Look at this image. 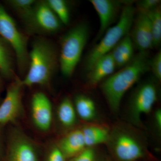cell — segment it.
<instances>
[{
	"label": "cell",
	"mask_w": 161,
	"mask_h": 161,
	"mask_svg": "<svg viewBox=\"0 0 161 161\" xmlns=\"http://www.w3.org/2000/svg\"><path fill=\"white\" fill-rule=\"evenodd\" d=\"M150 62L147 52H139L130 63L103 81L102 91L112 111H118L125 94L150 70Z\"/></svg>",
	"instance_id": "1"
},
{
	"label": "cell",
	"mask_w": 161,
	"mask_h": 161,
	"mask_svg": "<svg viewBox=\"0 0 161 161\" xmlns=\"http://www.w3.org/2000/svg\"><path fill=\"white\" fill-rule=\"evenodd\" d=\"M57 63V53L51 43L47 40H35L29 53V69L24 79L23 86L44 85L50 79Z\"/></svg>",
	"instance_id": "2"
},
{
	"label": "cell",
	"mask_w": 161,
	"mask_h": 161,
	"mask_svg": "<svg viewBox=\"0 0 161 161\" xmlns=\"http://www.w3.org/2000/svg\"><path fill=\"white\" fill-rule=\"evenodd\" d=\"M136 9L130 4H126L115 25L110 27L86 58L85 69L88 72L100 58L109 53L122 39L130 33L134 19Z\"/></svg>",
	"instance_id": "3"
},
{
	"label": "cell",
	"mask_w": 161,
	"mask_h": 161,
	"mask_svg": "<svg viewBox=\"0 0 161 161\" xmlns=\"http://www.w3.org/2000/svg\"><path fill=\"white\" fill-rule=\"evenodd\" d=\"M89 34L86 23H80L64 36L60 43V68L62 75L69 77L79 62Z\"/></svg>",
	"instance_id": "4"
},
{
	"label": "cell",
	"mask_w": 161,
	"mask_h": 161,
	"mask_svg": "<svg viewBox=\"0 0 161 161\" xmlns=\"http://www.w3.org/2000/svg\"><path fill=\"white\" fill-rule=\"evenodd\" d=\"M0 35L14 51L18 67L24 71L29 64L27 39L15 22L0 4Z\"/></svg>",
	"instance_id": "5"
},
{
	"label": "cell",
	"mask_w": 161,
	"mask_h": 161,
	"mask_svg": "<svg viewBox=\"0 0 161 161\" xmlns=\"http://www.w3.org/2000/svg\"><path fill=\"white\" fill-rule=\"evenodd\" d=\"M22 80L16 78L7 88L6 97L0 105V125L12 122L22 114Z\"/></svg>",
	"instance_id": "6"
},
{
	"label": "cell",
	"mask_w": 161,
	"mask_h": 161,
	"mask_svg": "<svg viewBox=\"0 0 161 161\" xmlns=\"http://www.w3.org/2000/svg\"><path fill=\"white\" fill-rule=\"evenodd\" d=\"M31 110L35 125L41 131L49 130L53 120V109L50 101L44 93L39 92L34 94Z\"/></svg>",
	"instance_id": "7"
},
{
	"label": "cell",
	"mask_w": 161,
	"mask_h": 161,
	"mask_svg": "<svg viewBox=\"0 0 161 161\" xmlns=\"http://www.w3.org/2000/svg\"><path fill=\"white\" fill-rule=\"evenodd\" d=\"M131 29L130 37L140 52H147L153 47L150 20L146 14L138 12Z\"/></svg>",
	"instance_id": "8"
},
{
	"label": "cell",
	"mask_w": 161,
	"mask_h": 161,
	"mask_svg": "<svg viewBox=\"0 0 161 161\" xmlns=\"http://www.w3.org/2000/svg\"><path fill=\"white\" fill-rule=\"evenodd\" d=\"M113 150L116 158L120 161H136L144 155L140 144L132 136L125 133L117 136Z\"/></svg>",
	"instance_id": "9"
},
{
	"label": "cell",
	"mask_w": 161,
	"mask_h": 161,
	"mask_svg": "<svg viewBox=\"0 0 161 161\" xmlns=\"http://www.w3.org/2000/svg\"><path fill=\"white\" fill-rule=\"evenodd\" d=\"M90 2L100 20V27L96 38L97 41L100 40L115 21L121 2L111 0H91Z\"/></svg>",
	"instance_id": "10"
},
{
	"label": "cell",
	"mask_w": 161,
	"mask_h": 161,
	"mask_svg": "<svg viewBox=\"0 0 161 161\" xmlns=\"http://www.w3.org/2000/svg\"><path fill=\"white\" fill-rule=\"evenodd\" d=\"M157 96L156 87L152 82H147L139 87L132 100V109L136 117L151 111Z\"/></svg>",
	"instance_id": "11"
},
{
	"label": "cell",
	"mask_w": 161,
	"mask_h": 161,
	"mask_svg": "<svg viewBox=\"0 0 161 161\" xmlns=\"http://www.w3.org/2000/svg\"><path fill=\"white\" fill-rule=\"evenodd\" d=\"M7 161H39L33 144L21 133L14 134L9 144Z\"/></svg>",
	"instance_id": "12"
},
{
	"label": "cell",
	"mask_w": 161,
	"mask_h": 161,
	"mask_svg": "<svg viewBox=\"0 0 161 161\" xmlns=\"http://www.w3.org/2000/svg\"><path fill=\"white\" fill-rule=\"evenodd\" d=\"M34 20L35 25L49 32L57 31L61 26V22L47 2H40L36 5Z\"/></svg>",
	"instance_id": "13"
},
{
	"label": "cell",
	"mask_w": 161,
	"mask_h": 161,
	"mask_svg": "<svg viewBox=\"0 0 161 161\" xmlns=\"http://www.w3.org/2000/svg\"><path fill=\"white\" fill-rule=\"evenodd\" d=\"M111 53L102 57L88 72V81L91 86H95L107 77H109L116 68Z\"/></svg>",
	"instance_id": "14"
},
{
	"label": "cell",
	"mask_w": 161,
	"mask_h": 161,
	"mask_svg": "<svg viewBox=\"0 0 161 161\" xmlns=\"http://www.w3.org/2000/svg\"><path fill=\"white\" fill-rule=\"evenodd\" d=\"M59 149L66 158H72L86 148L81 130L69 132L60 140Z\"/></svg>",
	"instance_id": "15"
},
{
	"label": "cell",
	"mask_w": 161,
	"mask_h": 161,
	"mask_svg": "<svg viewBox=\"0 0 161 161\" xmlns=\"http://www.w3.org/2000/svg\"><path fill=\"white\" fill-rule=\"evenodd\" d=\"M116 68H122L130 63L134 58V43L128 34L110 52Z\"/></svg>",
	"instance_id": "16"
},
{
	"label": "cell",
	"mask_w": 161,
	"mask_h": 161,
	"mask_svg": "<svg viewBox=\"0 0 161 161\" xmlns=\"http://www.w3.org/2000/svg\"><path fill=\"white\" fill-rule=\"evenodd\" d=\"M86 148L106 142L109 138L108 130L102 127L89 126L81 130Z\"/></svg>",
	"instance_id": "17"
},
{
	"label": "cell",
	"mask_w": 161,
	"mask_h": 161,
	"mask_svg": "<svg viewBox=\"0 0 161 161\" xmlns=\"http://www.w3.org/2000/svg\"><path fill=\"white\" fill-rule=\"evenodd\" d=\"M9 5L27 24L35 25L34 15L36 1L34 0H12Z\"/></svg>",
	"instance_id": "18"
},
{
	"label": "cell",
	"mask_w": 161,
	"mask_h": 161,
	"mask_svg": "<svg viewBox=\"0 0 161 161\" xmlns=\"http://www.w3.org/2000/svg\"><path fill=\"white\" fill-rule=\"evenodd\" d=\"M76 113L85 120H92L96 115V107L93 100L84 95L77 96L75 99Z\"/></svg>",
	"instance_id": "19"
},
{
	"label": "cell",
	"mask_w": 161,
	"mask_h": 161,
	"mask_svg": "<svg viewBox=\"0 0 161 161\" xmlns=\"http://www.w3.org/2000/svg\"><path fill=\"white\" fill-rule=\"evenodd\" d=\"M58 115L59 121L64 126L71 127L75 125L76 112L69 98H64L61 102L58 107Z\"/></svg>",
	"instance_id": "20"
},
{
	"label": "cell",
	"mask_w": 161,
	"mask_h": 161,
	"mask_svg": "<svg viewBox=\"0 0 161 161\" xmlns=\"http://www.w3.org/2000/svg\"><path fill=\"white\" fill-rule=\"evenodd\" d=\"M145 14L148 16L150 20L153 47H157L160 44L161 42V6Z\"/></svg>",
	"instance_id": "21"
},
{
	"label": "cell",
	"mask_w": 161,
	"mask_h": 161,
	"mask_svg": "<svg viewBox=\"0 0 161 161\" xmlns=\"http://www.w3.org/2000/svg\"><path fill=\"white\" fill-rule=\"evenodd\" d=\"M47 3L61 23L67 25L69 23V9L66 2L63 0H49Z\"/></svg>",
	"instance_id": "22"
},
{
	"label": "cell",
	"mask_w": 161,
	"mask_h": 161,
	"mask_svg": "<svg viewBox=\"0 0 161 161\" xmlns=\"http://www.w3.org/2000/svg\"><path fill=\"white\" fill-rule=\"evenodd\" d=\"M0 72L5 77H11L13 74L11 56L4 42L0 39Z\"/></svg>",
	"instance_id": "23"
},
{
	"label": "cell",
	"mask_w": 161,
	"mask_h": 161,
	"mask_svg": "<svg viewBox=\"0 0 161 161\" xmlns=\"http://www.w3.org/2000/svg\"><path fill=\"white\" fill-rule=\"evenodd\" d=\"M71 158L70 161H97L96 153L92 147L86 148Z\"/></svg>",
	"instance_id": "24"
},
{
	"label": "cell",
	"mask_w": 161,
	"mask_h": 161,
	"mask_svg": "<svg viewBox=\"0 0 161 161\" xmlns=\"http://www.w3.org/2000/svg\"><path fill=\"white\" fill-rule=\"evenodd\" d=\"M150 69L158 80H161V52L157 53L152 60H150Z\"/></svg>",
	"instance_id": "25"
},
{
	"label": "cell",
	"mask_w": 161,
	"mask_h": 161,
	"mask_svg": "<svg viewBox=\"0 0 161 161\" xmlns=\"http://www.w3.org/2000/svg\"><path fill=\"white\" fill-rule=\"evenodd\" d=\"M159 0H143L139 2L137 5L138 12L147 13L160 6Z\"/></svg>",
	"instance_id": "26"
},
{
	"label": "cell",
	"mask_w": 161,
	"mask_h": 161,
	"mask_svg": "<svg viewBox=\"0 0 161 161\" xmlns=\"http://www.w3.org/2000/svg\"><path fill=\"white\" fill-rule=\"evenodd\" d=\"M65 156L59 147H53L50 151L47 161H65Z\"/></svg>",
	"instance_id": "27"
},
{
	"label": "cell",
	"mask_w": 161,
	"mask_h": 161,
	"mask_svg": "<svg viewBox=\"0 0 161 161\" xmlns=\"http://www.w3.org/2000/svg\"><path fill=\"white\" fill-rule=\"evenodd\" d=\"M155 120L156 124L158 127L159 129H161V111L160 110H158L155 113Z\"/></svg>",
	"instance_id": "28"
},
{
	"label": "cell",
	"mask_w": 161,
	"mask_h": 161,
	"mask_svg": "<svg viewBox=\"0 0 161 161\" xmlns=\"http://www.w3.org/2000/svg\"><path fill=\"white\" fill-rule=\"evenodd\" d=\"M0 149H1V145H0Z\"/></svg>",
	"instance_id": "29"
}]
</instances>
